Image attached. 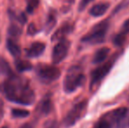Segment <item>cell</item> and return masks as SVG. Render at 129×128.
<instances>
[{
  "instance_id": "4fadbf2b",
  "label": "cell",
  "mask_w": 129,
  "mask_h": 128,
  "mask_svg": "<svg viewBox=\"0 0 129 128\" xmlns=\"http://www.w3.org/2000/svg\"><path fill=\"white\" fill-rule=\"evenodd\" d=\"M109 7H110V5L108 3L101 2V3H98L96 5H94L90 9L89 12L93 17H101V16H103L107 12Z\"/></svg>"
},
{
  "instance_id": "d6986e66",
  "label": "cell",
  "mask_w": 129,
  "mask_h": 128,
  "mask_svg": "<svg viewBox=\"0 0 129 128\" xmlns=\"http://www.w3.org/2000/svg\"><path fill=\"white\" fill-rule=\"evenodd\" d=\"M8 34L10 35V39H15L21 34V28L19 27L17 25L12 24L8 29Z\"/></svg>"
},
{
  "instance_id": "7c38bea8",
  "label": "cell",
  "mask_w": 129,
  "mask_h": 128,
  "mask_svg": "<svg viewBox=\"0 0 129 128\" xmlns=\"http://www.w3.org/2000/svg\"><path fill=\"white\" fill-rule=\"evenodd\" d=\"M52 110V101L49 96H45L40 101L36 111L42 115H47Z\"/></svg>"
},
{
  "instance_id": "ba28073f",
  "label": "cell",
  "mask_w": 129,
  "mask_h": 128,
  "mask_svg": "<svg viewBox=\"0 0 129 128\" xmlns=\"http://www.w3.org/2000/svg\"><path fill=\"white\" fill-rule=\"evenodd\" d=\"M127 112H128L127 108L120 107V108H118V109L113 110V111H112L111 112L107 113L106 115H105L104 118H106L111 124L119 123L121 120H123L126 118Z\"/></svg>"
},
{
  "instance_id": "484cf974",
  "label": "cell",
  "mask_w": 129,
  "mask_h": 128,
  "mask_svg": "<svg viewBox=\"0 0 129 128\" xmlns=\"http://www.w3.org/2000/svg\"><path fill=\"white\" fill-rule=\"evenodd\" d=\"M47 128H57L56 127V125H55V123H54V122H52V123H50L49 124V125H48Z\"/></svg>"
},
{
  "instance_id": "ac0fdd59",
  "label": "cell",
  "mask_w": 129,
  "mask_h": 128,
  "mask_svg": "<svg viewBox=\"0 0 129 128\" xmlns=\"http://www.w3.org/2000/svg\"><path fill=\"white\" fill-rule=\"evenodd\" d=\"M56 24V14L54 12H51L48 14V17L46 21V32H49Z\"/></svg>"
},
{
  "instance_id": "277c9868",
  "label": "cell",
  "mask_w": 129,
  "mask_h": 128,
  "mask_svg": "<svg viewBox=\"0 0 129 128\" xmlns=\"http://www.w3.org/2000/svg\"><path fill=\"white\" fill-rule=\"evenodd\" d=\"M117 55H114L110 60L98 67L91 72L90 74V89H96L99 85V83L102 82L103 79L108 75V73L113 67L114 62L117 59Z\"/></svg>"
},
{
  "instance_id": "8992f818",
  "label": "cell",
  "mask_w": 129,
  "mask_h": 128,
  "mask_svg": "<svg viewBox=\"0 0 129 128\" xmlns=\"http://www.w3.org/2000/svg\"><path fill=\"white\" fill-rule=\"evenodd\" d=\"M36 74L41 82L48 84L59 78L61 71L58 68L51 65H40L36 69Z\"/></svg>"
},
{
  "instance_id": "9c48e42d",
  "label": "cell",
  "mask_w": 129,
  "mask_h": 128,
  "mask_svg": "<svg viewBox=\"0 0 129 128\" xmlns=\"http://www.w3.org/2000/svg\"><path fill=\"white\" fill-rule=\"evenodd\" d=\"M45 48H46V45L44 43L39 42V41L33 43L26 49V56L29 58H36V57L41 56L44 53Z\"/></svg>"
},
{
  "instance_id": "30bf717a",
  "label": "cell",
  "mask_w": 129,
  "mask_h": 128,
  "mask_svg": "<svg viewBox=\"0 0 129 128\" xmlns=\"http://www.w3.org/2000/svg\"><path fill=\"white\" fill-rule=\"evenodd\" d=\"M128 33H129V19L125 21L122 27H121L120 31L119 32L118 34H116L115 37L113 38L114 45L117 47L122 46V45L124 44L125 40H126V36L128 35Z\"/></svg>"
},
{
  "instance_id": "9a60e30c",
  "label": "cell",
  "mask_w": 129,
  "mask_h": 128,
  "mask_svg": "<svg viewBox=\"0 0 129 128\" xmlns=\"http://www.w3.org/2000/svg\"><path fill=\"white\" fill-rule=\"evenodd\" d=\"M6 47H7V49L8 51L10 52V54L14 57H19L21 54V50H20V48L19 46L17 44L14 39H10L9 38L6 41Z\"/></svg>"
},
{
  "instance_id": "52a82bcc",
  "label": "cell",
  "mask_w": 129,
  "mask_h": 128,
  "mask_svg": "<svg viewBox=\"0 0 129 128\" xmlns=\"http://www.w3.org/2000/svg\"><path fill=\"white\" fill-rule=\"evenodd\" d=\"M70 48V42L66 39L58 41L54 47L52 52V62L54 64H59L67 57Z\"/></svg>"
},
{
  "instance_id": "5bb4252c",
  "label": "cell",
  "mask_w": 129,
  "mask_h": 128,
  "mask_svg": "<svg viewBox=\"0 0 129 128\" xmlns=\"http://www.w3.org/2000/svg\"><path fill=\"white\" fill-rule=\"evenodd\" d=\"M110 53V48H101L94 54L93 58H92V63L99 64L105 62V59L108 57V55Z\"/></svg>"
},
{
  "instance_id": "5b68a950",
  "label": "cell",
  "mask_w": 129,
  "mask_h": 128,
  "mask_svg": "<svg viewBox=\"0 0 129 128\" xmlns=\"http://www.w3.org/2000/svg\"><path fill=\"white\" fill-rule=\"evenodd\" d=\"M87 106H88V101L87 100H83L76 104L67 113L64 119H63V124L65 126H73L78 120L81 119L86 113Z\"/></svg>"
},
{
  "instance_id": "603a6c76",
  "label": "cell",
  "mask_w": 129,
  "mask_h": 128,
  "mask_svg": "<svg viewBox=\"0 0 129 128\" xmlns=\"http://www.w3.org/2000/svg\"><path fill=\"white\" fill-rule=\"evenodd\" d=\"M92 1H93V0H81L79 3V6H78V11H79V12L83 11L85 8H86L87 5Z\"/></svg>"
},
{
  "instance_id": "2e32d148",
  "label": "cell",
  "mask_w": 129,
  "mask_h": 128,
  "mask_svg": "<svg viewBox=\"0 0 129 128\" xmlns=\"http://www.w3.org/2000/svg\"><path fill=\"white\" fill-rule=\"evenodd\" d=\"M11 75H12V71L10 64L4 57L0 56V75L10 76Z\"/></svg>"
},
{
  "instance_id": "3957f363",
  "label": "cell",
  "mask_w": 129,
  "mask_h": 128,
  "mask_svg": "<svg viewBox=\"0 0 129 128\" xmlns=\"http://www.w3.org/2000/svg\"><path fill=\"white\" fill-rule=\"evenodd\" d=\"M109 28V22L104 20L98 23L90 29V31L82 38L81 41L85 44L96 45L105 41L106 33Z\"/></svg>"
},
{
  "instance_id": "7402d4cb",
  "label": "cell",
  "mask_w": 129,
  "mask_h": 128,
  "mask_svg": "<svg viewBox=\"0 0 129 128\" xmlns=\"http://www.w3.org/2000/svg\"><path fill=\"white\" fill-rule=\"evenodd\" d=\"M95 128H112V124L105 118H102L95 125Z\"/></svg>"
},
{
  "instance_id": "e0dca14e",
  "label": "cell",
  "mask_w": 129,
  "mask_h": 128,
  "mask_svg": "<svg viewBox=\"0 0 129 128\" xmlns=\"http://www.w3.org/2000/svg\"><path fill=\"white\" fill-rule=\"evenodd\" d=\"M15 66L16 68L19 72H25L31 70L33 68L32 64L27 61H23V60H16L15 62Z\"/></svg>"
},
{
  "instance_id": "8fae6325",
  "label": "cell",
  "mask_w": 129,
  "mask_h": 128,
  "mask_svg": "<svg viewBox=\"0 0 129 128\" xmlns=\"http://www.w3.org/2000/svg\"><path fill=\"white\" fill-rule=\"evenodd\" d=\"M73 31V26L69 23L62 25L60 28H58L54 33L52 36V40L53 41H60L61 39H65L68 34H70V32Z\"/></svg>"
},
{
  "instance_id": "6da1fadb",
  "label": "cell",
  "mask_w": 129,
  "mask_h": 128,
  "mask_svg": "<svg viewBox=\"0 0 129 128\" xmlns=\"http://www.w3.org/2000/svg\"><path fill=\"white\" fill-rule=\"evenodd\" d=\"M5 96L11 102L31 105L35 101V94L26 78L11 75L4 83Z\"/></svg>"
},
{
  "instance_id": "d4e9b609",
  "label": "cell",
  "mask_w": 129,
  "mask_h": 128,
  "mask_svg": "<svg viewBox=\"0 0 129 128\" xmlns=\"http://www.w3.org/2000/svg\"><path fill=\"white\" fill-rule=\"evenodd\" d=\"M20 128H34V125L27 123V124H24L22 126H20Z\"/></svg>"
},
{
  "instance_id": "44dd1931",
  "label": "cell",
  "mask_w": 129,
  "mask_h": 128,
  "mask_svg": "<svg viewBox=\"0 0 129 128\" xmlns=\"http://www.w3.org/2000/svg\"><path fill=\"white\" fill-rule=\"evenodd\" d=\"M40 1L39 0H27V5H26V12L28 13L32 14L34 12L36 8L39 5Z\"/></svg>"
},
{
  "instance_id": "ffe728a7",
  "label": "cell",
  "mask_w": 129,
  "mask_h": 128,
  "mask_svg": "<svg viewBox=\"0 0 129 128\" xmlns=\"http://www.w3.org/2000/svg\"><path fill=\"white\" fill-rule=\"evenodd\" d=\"M30 112L26 110H23V109H12V115L14 118H26L29 116Z\"/></svg>"
},
{
  "instance_id": "7a4b0ae2",
  "label": "cell",
  "mask_w": 129,
  "mask_h": 128,
  "mask_svg": "<svg viewBox=\"0 0 129 128\" xmlns=\"http://www.w3.org/2000/svg\"><path fill=\"white\" fill-rule=\"evenodd\" d=\"M85 81L83 68L77 65L70 67L63 81V89L66 93H72L81 87Z\"/></svg>"
},
{
  "instance_id": "cb8c5ba5",
  "label": "cell",
  "mask_w": 129,
  "mask_h": 128,
  "mask_svg": "<svg viewBox=\"0 0 129 128\" xmlns=\"http://www.w3.org/2000/svg\"><path fill=\"white\" fill-rule=\"evenodd\" d=\"M37 32V30H36V27L34 24H30L28 26V30H27V33L30 34V35H34Z\"/></svg>"
},
{
  "instance_id": "4316f807",
  "label": "cell",
  "mask_w": 129,
  "mask_h": 128,
  "mask_svg": "<svg viewBox=\"0 0 129 128\" xmlns=\"http://www.w3.org/2000/svg\"><path fill=\"white\" fill-rule=\"evenodd\" d=\"M1 128H8L7 126H3V127H1Z\"/></svg>"
}]
</instances>
